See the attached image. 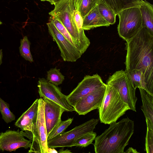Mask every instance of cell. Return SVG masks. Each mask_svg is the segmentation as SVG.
I'll return each instance as SVG.
<instances>
[{
	"instance_id": "1",
	"label": "cell",
	"mask_w": 153,
	"mask_h": 153,
	"mask_svg": "<svg viewBox=\"0 0 153 153\" xmlns=\"http://www.w3.org/2000/svg\"><path fill=\"white\" fill-rule=\"evenodd\" d=\"M126 42L125 71H141L144 75L146 92L153 96V36L143 27Z\"/></svg>"
},
{
	"instance_id": "2",
	"label": "cell",
	"mask_w": 153,
	"mask_h": 153,
	"mask_svg": "<svg viewBox=\"0 0 153 153\" xmlns=\"http://www.w3.org/2000/svg\"><path fill=\"white\" fill-rule=\"evenodd\" d=\"M110 125L108 129L95 138V152L124 153V149L134 132V121L127 117Z\"/></svg>"
},
{
	"instance_id": "3",
	"label": "cell",
	"mask_w": 153,
	"mask_h": 153,
	"mask_svg": "<svg viewBox=\"0 0 153 153\" xmlns=\"http://www.w3.org/2000/svg\"><path fill=\"white\" fill-rule=\"evenodd\" d=\"M54 5V9L49 14L59 20L64 25L71 37L76 47L82 55L89 47L90 42L84 31H79L74 22V0H60Z\"/></svg>"
},
{
	"instance_id": "4",
	"label": "cell",
	"mask_w": 153,
	"mask_h": 153,
	"mask_svg": "<svg viewBox=\"0 0 153 153\" xmlns=\"http://www.w3.org/2000/svg\"><path fill=\"white\" fill-rule=\"evenodd\" d=\"M98 109L101 123L110 124L116 122L130 109L121 99L116 89L106 84L104 98Z\"/></svg>"
},
{
	"instance_id": "5",
	"label": "cell",
	"mask_w": 153,
	"mask_h": 153,
	"mask_svg": "<svg viewBox=\"0 0 153 153\" xmlns=\"http://www.w3.org/2000/svg\"><path fill=\"white\" fill-rule=\"evenodd\" d=\"M39 105L37 118L31 131H21L24 136L32 142L29 153H48V137L44 115V102L40 98L38 99Z\"/></svg>"
},
{
	"instance_id": "6",
	"label": "cell",
	"mask_w": 153,
	"mask_h": 153,
	"mask_svg": "<svg viewBox=\"0 0 153 153\" xmlns=\"http://www.w3.org/2000/svg\"><path fill=\"white\" fill-rule=\"evenodd\" d=\"M106 84L116 89L130 110L136 111V104L137 98L135 94L136 88L126 71L121 70L115 72L109 76Z\"/></svg>"
},
{
	"instance_id": "7",
	"label": "cell",
	"mask_w": 153,
	"mask_h": 153,
	"mask_svg": "<svg viewBox=\"0 0 153 153\" xmlns=\"http://www.w3.org/2000/svg\"><path fill=\"white\" fill-rule=\"evenodd\" d=\"M117 15L119 18L118 34L126 41L134 36L143 27L139 6L123 9Z\"/></svg>"
},
{
	"instance_id": "8",
	"label": "cell",
	"mask_w": 153,
	"mask_h": 153,
	"mask_svg": "<svg viewBox=\"0 0 153 153\" xmlns=\"http://www.w3.org/2000/svg\"><path fill=\"white\" fill-rule=\"evenodd\" d=\"M98 122V119H92L69 131L64 132L48 140V146L54 148L73 146L79 138L88 133L93 131Z\"/></svg>"
},
{
	"instance_id": "9",
	"label": "cell",
	"mask_w": 153,
	"mask_h": 153,
	"mask_svg": "<svg viewBox=\"0 0 153 153\" xmlns=\"http://www.w3.org/2000/svg\"><path fill=\"white\" fill-rule=\"evenodd\" d=\"M106 85L97 74L92 76L86 75L72 91L66 96L67 101L74 107L80 100Z\"/></svg>"
},
{
	"instance_id": "10",
	"label": "cell",
	"mask_w": 153,
	"mask_h": 153,
	"mask_svg": "<svg viewBox=\"0 0 153 153\" xmlns=\"http://www.w3.org/2000/svg\"><path fill=\"white\" fill-rule=\"evenodd\" d=\"M48 32L56 42L61 52V56L65 62H74L82 55L58 30L50 21L47 23Z\"/></svg>"
},
{
	"instance_id": "11",
	"label": "cell",
	"mask_w": 153,
	"mask_h": 153,
	"mask_svg": "<svg viewBox=\"0 0 153 153\" xmlns=\"http://www.w3.org/2000/svg\"><path fill=\"white\" fill-rule=\"evenodd\" d=\"M37 86L40 98H46L51 100L61 106L66 111H75L74 108L68 102L66 96L62 93L57 86L42 78H39Z\"/></svg>"
},
{
	"instance_id": "12",
	"label": "cell",
	"mask_w": 153,
	"mask_h": 153,
	"mask_svg": "<svg viewBox=\"0 0 153 153\" xmlns=\"http://www.w3.org/2000/svg\"><path fill=\"white\" fill-rule=\"evenodd\" d=\"M106 84L90 93L79 101L74 107L79 115H85L100 107L105 95Z\"/></svg>"
},
{
	"instance_id": "13",
	"label": "cell",
	"mask_w": 153,
	"mask_h": 153,
	"mask_svg": "<svg viewBox=\"0 0 153 153\" xmlns=\"http://www.w3.org/2000/svg\"><path fill=\"white\" fill-rule=\"evenodd\" d=\"M31 142L24 138L19 131L10 130L0 134V150L12 152L23 147L30 148Z\"/></svg>"
},
{
	"instance_id": "14",
	"label": "cell",
	"mask_w": 153,
	"mask_h": 153,
	"mask_svg": "<svg viewBox=\"0 0 153 153\" xmlns=\"http://www.w3.org/2000/svg\"><path fill=\"white\" fill-rule=\"evenodd\" d=\"M44 102V115L47 137L59 123L62 113L65 111L59 105L46 98H42Z\"/></svg>"
},
{
	"instance_id": "15",
	"label": "cell",
	"mask_w": 153,
	"mask_h": 153,
	"mask_svg": "<svg viewBox=\"0 0 153 153\" xmlns=\"http://www.w3.org/2000/svg\"><path fill=\"white\" fill-rule=\"evenodd\" d=\"M38 105L39 100L37 99L18 119L15 123V126L20 128L22 131H31L37 118Z\"/></svg>"
},
{
	"instance_id": "16",
	"label": "cell",
	"mask_w": 153,
	"mask_h": 153,
	"mask_svg": "<svg viewBox=\"0 0 153 153\" xmlns=\"http://www.w3.org/2000/svg\"><path fill=\"white\" fill-rule=\"evenodd\" d=\"M83 19L82 28L84 30H89L100 27H108L110 25L100 14L98 10L97 5Z\"/></svg>"
},
{
	"instance_id": "17",
	"label": "cell",
	"mask_w": 153,
	"mask_h": 153,
	"mask_svg": "<svg viewBox=\"0 0 153 153\" xmlns=\"http://www.w3.org/2000/svg\"><path fill=\"white\" fill-rule=\"evenodd\" d=\"M142 105L141 109L146 118L147 126L153 129V96L139 88Z\"/></svg>"
},
{
	"instance_id": "18",
	"label": "cell",
	"mask_w": 153,
	"mask_h": 153,
	"mask_svg": "<svg viewBox=\"0 0 153 153\" xmlns=\"http://www.w3.org/2000/svg\"><path fill=\"white\" fill-rule=\"evenodd\" d=\"M140 12L143 26L153 36V5L144 0L139 6Z\"/></svg>"
},
{
	"instance_id": "19",
	"label": "cell",
	"mask_w": 153,
	"mask_h": 153,
	"mask_svg": "<svg viewBox=\"0 0 153 153\" xmlns=\"http://www.w3.org/2000/svg\"><path fill=\"white\" fill-rule=\"evenodd\" d=\"M116 15L126 8L139 6L143 0H101Z\"/></svg>"
},
{
	"instance_id": "20",
	"label": "cell",
	"mask_w": 153,
	"mask_h": 153,
	"mask_svg": "<svg viewBox=\"0 0 153 153\" xmlns=\"http://www.w3.org/2000/svg\"><path fill=\"white\" fill-rule=\"evenodd\" d=\"M126 72L134 87L136 88L143 89L146 92L147 89L143 73L141 71L137 70H133Z\"/></svg>"
},
{
	"instance_id": "21",
	"label": "cell",
	"mask_w": 153,
	"mask_h": 153,
	"mask_svg": "<svg viewBox=\"0 0 153 153\" xmlns=\"http://www.w3.org/2000/svg\"><path fill=\"white\" fill-rule=\"evenodd\" d=\"M98 10L102 17L110 25L116 22V15L101 0L97 5Z\"/></svg>"
},
{
	"instance_id": "22",
	"label": "cell",
	"mask_w": 153,
	"mask_h": 153,
	"mask_svg": "<svg viewBox=\"0 0 153 153\" xmlns=\"http://www.w3.org/2000/svg\"><path fill=\"white\" fill-rule=\"evenodd\" d=\"M100 0H80L77 10L83 18L96 7Z\"/></svg>"
},
{
	"instance_id": "23",
	"label": "cell",
	"mask_w": 153,
	"mask_h": 153,
	"mask_svg": "<svg viewBox=\"0 0 153 153\" xmlns=\"http://www.w3.org/2000/svg\"><path fill=\"white\" fill-rule=\"evenodd\" d=\"M20 45L19 48L21 56L26 60L30 62L33 60L30 50L31 43L27 37L25 36L20 40Z\"/></svg>"
},
{
	"instance_id": "24",
	"label": "cell",
	"mask_w": 153,
	"mask_h": 153,
	"mask_svg": "<svg viewBox=\"0 0 153 153\" xmlns=\"http://www.w3.org/2000/svg\"><path fill=\"white\" fill-rule=\"evenodd\" d=\"M65 76L56 68H51L47 71V80L49 82L58 86L62 83Z\"/></svg>"
},
{
	"instance_id": "25",
	"label": "cell",
	"mask_w": 153,
	"mask_h": 153,
	"mask_svg": "<svg viewBox=\"0 0 153 153\" xmlns=\"http://www.w3.org/2000/svg\"><path fill=\"white\" fill-rule=\"evenodd\" d=\"M9 106V104L0 97V112L2 119L7 123L14 120L16 118L15 115L10 111Z\"/></svg>"
},
{
	"instance_id": "26",
	"label": "cell",
	"mask_w": 153,
	"mask_h": 153,
	"mask_svg": "<svg viewBox=\"0 0 153 153\" xmlns=\"http://www.w3.org/2000/svg\"><path fill=\"white\" fill-rule=\"evenodd\" d=\"M73 118H69L65 120H61L50 133L48 137V140L60 135L64 132L66 129L71 123Z\"/></svg>"
},
{
	"instance_id": "27",
	"label": "cell",
	"mask_w": 153,
	"mask_h": 153,
	"mask_svg": "<svg viewBox=\"0 0 153 153\" xmlns=\"http://www.w3.org/2000/svg\"><path fill=\"white\" fill-rule=\"evenodd\" d=\"M96 136V133L93 131L88 133L77 139L75 142L73 146L86 147L92 144Z\"/></svg>"
},
{
	"instance_id": "28",
	"label": "cell",
	"mask_w": 153,
	"mask_h": 153,
	"mask_svg": "<svg viewBox=\"0 0 153 153\" xmlns=\"http://www.w3.org/2000/svg\"><path fill=\"white\" fill-rule=\"evenodd\" d=\"M50 21L55 26L59 32L72 45L75 47V44L70 34L62 24L57 19L51 16Z\"/></svg>"
},
{
	"instance_id": "29",
	"label": "cell",
	"mask_w": 153,
	"mask_h": 153,
	"mask_svg": "<svg viewBox=\"0 0 153 153\" xmlns=\"http://www.w3.org/2000/svg\"><path fill=\"white\" fill-rule=\"evenodd\" d=\"M145 151L147 153H153V129L147 126L145 139Z\"/></svg>"
},
{
	"instance_id": "30",
	"label": "cell",
	"mask_w": 153,
	"mask_h": 153,
	"mask_svg": "<svg viewBox=\"0 0 153 153\" xmlns=\"http://www.w3.org/2000/svg\"><path fill=\"white\" fill-rule=\"evenodd\" d=\"M74 22L79 31L82 32L84 30L82 28L83 19L79 12L75 9L74 11Z\"/></svg>"
},
{
	"instance_id": "31",
	"label": "cell",
	"mask_w": 153,
	"mask_h": 153,
	"mask_svg": "<svg viewBox=\"0 0 153 153\" xmlns=\"http://www.w3.org/2000/svg\"><path fill=\"white\" fill-rule=\"evenodd\" d=\"M139 153V152H137L136 149H134L132 147H130L125 152H124V153Z\"/></svg>"
},
{
	"instance_id": "32",
	"label": "cell",
	"mask_w": 153,
	"mask_h": 153,
	"mask_svg": "<svg viewBox=\"0 0 153 153\" xmlns=\"http://www.w3.org/2000/svg\"><path fill=\"white\" fill-rule=\"evenodd\" d=\"M71 153L72 152L71 151L67 149L65 150L64 149V147L60 149L58 152V153Z\"/></svg>"
},
{
	"instance_id": "33",
	"label": "cell",
	"mask_w": 153,
	"mask_h": 153,
	"mask_svg": "<svg viewBox=\"0 0 153 153\" xmlns=\"http://www.w3.org/2000/svg\"><path fill=\"white\" fill-rule=\"evenodd\" d=\"M48 153H58V152L54 148L48 147Z\"/></svg>"
},
{
	"instance_id": "34",
	"label": "cell",
	"mask_w": 153,
	"mask_h": 153,
	"mask_svg": "<svg viewBox=\"0 0 153 153\" xmlns=\"http://www.w3.org/2000/svg\"><path fill=\"white\" fill-rule=\"evenodd\" d=\"M42 1H47L51 4L54 5L56 3L60 0H40Z\"/></svg>"
},
{
	"instance_id": "35",
	"label": "cell",
	"mask_w": 153,
	"mask_h": 153,
	"mask_svg": "<svg viewBox=\"0 0 153 153\" xmlns=\"http://www.w3.org/2000/svg\"><path fill=\"white\" fill-rule=\"evenodd\" d=\"M80 0H74V5L75 9L77 10Z\"/></svg>"
},
{
	"instance_id": "36",
	"label": "cell",
	"mask_w": 153,
	"mask_h": 153,
	"mask_svg": "<svg viewBox=\"0 0 153 153\" xmlns=\"http://www.w3.org/2000/svg\"><path fill=\"white\" fill-rule=\"evenodd\" d=\"M3 57L2 50L0 49V66L2 62V59Z\"/></svg>"
},
{
	"instance_id": "37",
	"label": "cell",
	"mask_w": 153,
	"mask_h": 153,
	"mask_svg": "<svg viewBox=\"0 0 153 153\" xmlns=\"http://www.w3.org/2000/svg\"><path fill=\"white\" fill-rule=\"evenodd\" d=\"M2 24V22L0 20V25H1Z\"/></svg>"
},
{
	"instance_id": "38",
	"label": "cell",
	"mask_w": 153,
	"mask_h": 153,
	"mask_svg": "<svg viewBox=\"0 0 153 153\" xmlns=\"http://www.w3.org/2000/svg\"></svg>"
}]
</instances>
